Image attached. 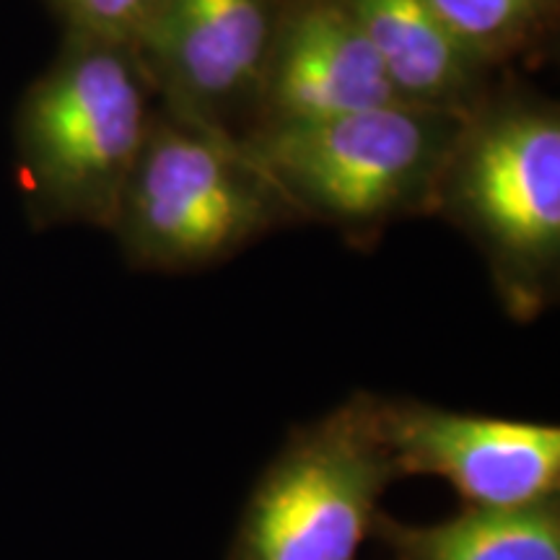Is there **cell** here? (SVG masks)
I'll list each match as a JSON object with an SVG mask.
<instances>
[{"label": "cell", "mask_w": 560, "mask_h": 560, "mask_svg": "<svg viewBox=\"0 0 560 560\" xmlns=\"http://www.w3.org/2000/svg\"><path fill=\"white\" fill-rule=\"evenodd\" d=\"M156 112V89L130 45L66 34L13 128L32 221L112 229Z\"/></svg>", "instance_id": "6da1fadb"}, {"label": "cell", "mask_w": 560, "mask_h": 560, "mask_svg": "<svg viewBox=\"0 0 560 560\" xmlns=\"http://www.w3.org/2000/svg\"><path fill=\"white\" fill-rule=\"evenodd\" d=\"M433 215L486 257L511 317L552 304L560 278V115L550 100L501 83L462 125Z\"/></svg>", "instance_id": "7a4b0ae2"}, {"label": "cell", "mask_w": 560, "mask_h": 560, "mask_svg": "<svg viewBox=\"0 0 560 560\" xmlns=\"http://www.w3.org/2000/svg\"><path fill=\"white\" fill-rule=\"evenodd\" d=\"M467 117L389 102L325 120L244 132L299 221L369 244L389 223L433 215L436 187Z\"/></svg>", "instance_id": "3957f363"}, {"label": "cell", "mask_w": 560, "mask_h": 560, "mask_svg": "<svg viewBox=\"0 0 560 560\" xmlns=\"http://www.w3.org/2000/svg\"><path fill=\"white\" fill-rule=\"evenodd\" d=\"M293 221L240 136L159 104L109 231L132 268L187 272Z\"/></svg>", "instance_id": "277c9868"}, {"label": "cell", "mask_w": 560, "mask_h": 560, "mask_svg": "<svg viewBox=\"0 0 560 560\" xmlns=\"http://www.w3.org/2000/svg\"><path fill=\"white\" fill-rule=\"evenodd\" d=\"M395 478L382 400L353 395L291 433L252 490L229 560H355Z\"/></svg>", "instance_id": "5b68a950"}, {"label": "cell", "mask_w": 560, "mask_h": 560, "mask_svg": "<svg viewBox=\"0 0 560 560\" xmlns=\"http://www.w3.org/2000/svg\"><path fill=\"white\" fill-rule=\"evenodd\" d=\"M280 0H156L136 52L161 107L234 132L255 122Z\"/></svg>", "instance_id": "8992f818"}, {"label": "cell", "mask_w": 560, "mask_h": 560, "mask_svg": "<svg viewBox=\"0 0 560 560\" xmlns=\"http://www.w3.org/2000/svg\"><path fill=\"white\" fill-rule=\"evenodd\" d=\"M382 418L397 478L450 480L467 506L486 509L532 506L558 495V425L410 400H382Z\"/></svg>", "instance_id": "52a82bcc"}, {"label": "cell", "mask_w": 560, "mask_h": 560, "mask_svg": "<svg viewBox=\"0 0 560 560\" xmlns=\"http://www.w3.org/2000/svg\"><path fill=\"white\" fill-rule=\"evenodd\" d=\"M389 102L395 96L348 0H280L249 130Z\"/></svg>", "instance_id": "ba28073f"}, {"label": "cell", "mask_w": 560, "mask_h": 560, "mask_svg": "<svg viewBox=\"0 0 560 560\" xmlns=\"http://www.w3.org/2000/svg\"><path fill=\"white\" fill-rule=\"evenodd\" d=\"M395 102L470 117L501 83L425 0H348Z\"/></svg>", "instance_id": "9c48e42d"}, {"label": "cell", "mask_w": 560, "mask_h": 560, "mask_svg": "<svg viewBox=\"0 0 560 560\" xmlns=\"http://www.w3.org/2000/svg\"><path fill=\"white\" fill-rule=\"evenodd\" d=\"M374 535L392 560H560V506L558 495L516 509L465 506L425 527L380 514Z\"/></svg>", "instance_id": "30bf717a"}, {"label": "cell", "mask_w": 560, "mask_h": 560, "mask_svg": "<svg viewBox=\"0 0 560 560\" xmlns=\"http://www.w3.org/2000/svg\"><path fill=\"white\" fill-rule=\"evenodd\" d=\"M480 62L506 70L556 37L560 0H425Z\"/></svg>", "instance_id": "8fae6325"}, {"label": "cell", "mask_w": 560, "mask_h": 560, "mask_svg": "<svg viewBox=\"0 0 560 560\" xmlns=\"http://www.w3.org/2000/svg\"><path fill=\"white\" fill-rule=\"evenodd\" d=\"M50 5L66 24V34L117 42L136 50L156 0H50Z\"/></svg>", "instance_id": "7c38bea8"}]
</instances>
